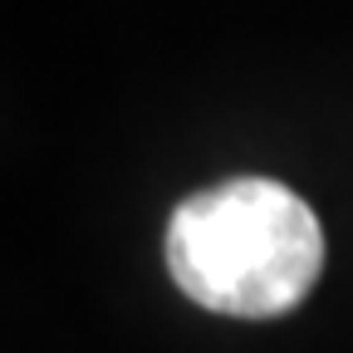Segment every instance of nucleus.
I'll return each instance as SVG.
<instances>
[{"instance_id":"f257e3e1","label":"nucleus","mask_w":353,"mask_h":353,"mask_svg":"<svg viewBox=\"0 0 353 353\" xmlns=\"http://www.w3.org/2000/svg\"><path fill=\"white\" fill-rule=\"evenodd\" d=\"M324 231L304 196L270 176H236L187 196L167 221V275L192 304L275 319L314 290Z\"/></svg>"}]
</instances>
